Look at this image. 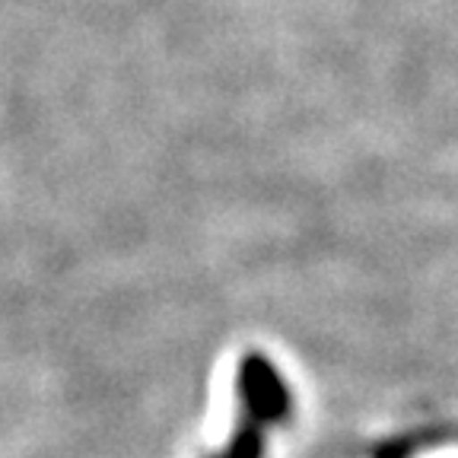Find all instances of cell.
Instances as JSON below:
<instances>
[{"instance_id":"obj_1","label":"cell","mask_w":458,"mask_h":458,"mask_svg":"<svg viewBox=\"0 0 458 458\" xmlns=\"http://www.w3.org/2000/svg\"><path fill=\"white\" fill-rule=\"evenodd\" d=\"M293 408L284 379L261 353H249L239 369V417L236 433L210 458H265L267 429L284 423Z\"/></svg>"}]
</instances>
